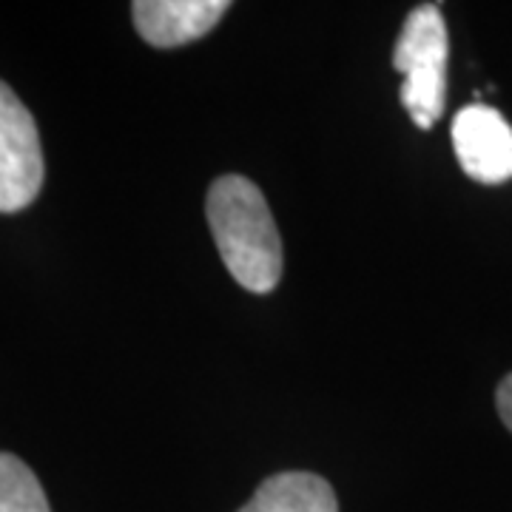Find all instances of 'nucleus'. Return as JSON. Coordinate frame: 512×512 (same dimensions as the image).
I'll list each match as a JSON object with an SVG mask.
<instances>
[{
    "label": "nucleus",
    "instance_id": "nucleus-1",
    "mask_svg": "<svg viewBox=\"0 0 512 512\" xmlns=\"http://www.w3.org/2000/svg\"><path fill=\"white\" fill-rule=\"evenodd\" d=\"M205 214L228 274L245 291H274L282 279V239L262 191L248 177L225 174L208 188Z\"/></svg>",
    "mask_w": 512,
    "mask_h": 512
},
{
    "label": "nucleus",
    "instance_id": "nucleus-2",
    "mask_svg": "<svg viewBox=\"0 0 512 512\" xmlns=\"http://www.w3.org/2000/svg\"><path fill=\"white\" fill-rule=\"evenodd\" d=\"M447 26L436 3L416 6L404 20L393 66L404 74L402 106L419 128H433L444 114L447 94Z\"/></svg>",
    "mask_w": 512,
    "mask_h": 512
},
{
    "label": "nucleus",
    "instance_id": "nucleus-3",
    "mask_svg": "<svg viewBox=\"0 0 512 512\" xmlns=\"http://www.w3.org/2000/svg\"><path fill=\"white\" fill-rule=\"evenodd\" d=\"M43 148L32 111L0 80V214H18L43 188Z\"/></svg>",
    "mask_w": 512,
    "mask_h": 512
},
{
    "label": "nucleus",
    "instance_id": "nucleus-4",
    "mask_svg": "<svg viewBox=\"0 0 512 512\" xmlns=\"http://www.w3.org/2000/svg\"><path fill=\"white\" fill-rule=\"evenodd\" d=\"M453 146L464 174L484 185L512 180V126L501 111L473 103L453 120Z\"/></svg>",
    "mask_w": 512,
    "mask_h": 512
},
{
    "label": "nucleus",
    "instance_id": "nucleus-5",
    "mask_svg": "<svg viewBox=\"0 0 512 512\" xmlns=\"http://www.w3.org/2000/svg\"><path fill=\"white\" fill-rule=\"evenodd\" d=\"M225 12V0H137L131 6L140 37L157 49H177L200 40Z\"/></svg>",
    "mask_w": 512,
    "mask_h": 512
},
{
    "label": "nucleus",
    "instance_id": "nucleus-6",
    "mask_svg": "<svg viewBox=\"0 0 512 512\" xmlns=\"http://www.w3.org/2000/svg\"><path fill=\"white\" fill-rule=\"evenodd\" d=\"M239 512H339V501L325 478L293 470L265 478Z\"/></svg>",
    "mask_w": 512,
    "mask_h": 512
},
{
    "label": "nucleus",
    "instance_id": "nucleus-7",
    "mask_svg": "<svg viewBox=\"0 0 512 512\" xmlns=\"http://www.w3.org/2000/svg\"><path fill=\"white\" fill-rule=\"evenodd\" d=\"M0 512H52L35 473L12 453H0Z\"/></svg>",
    "mask_w": 512,
    "mask_h": 512
},
{
    "label": "nucleus",
    "instance_id": "nucleus-8",
    "mask_svg": "<svg viewBox=\"0 0 512 512\" xmlns=\"http://www.w3.org/2000/svg\"><path fill=\"white\" fill-rule=\"evenodd\" d=\"M495 404H498V416H501V421L507 424V430L512 433V373L504 376V382L498 384Z\"/></svg>",
    "mask_w": 512,
    "mask_h": 512
}]
</instances>
